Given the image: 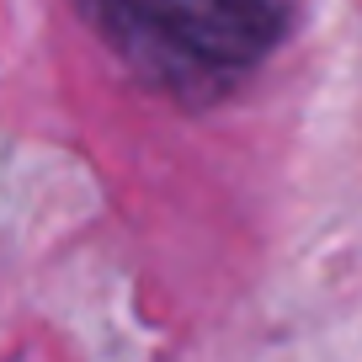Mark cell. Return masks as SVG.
<instances>
[{"mask_svg":"<svg viewBox=\"0 0 362 362\" xmlns=\"http://www.w3.org/2000/svg\"><path fill=\"white\" fill-rule=\"evenodd\" d=\"M139 80L208 102L283 43L293 0H80Z\"/></svg>","mask_w":362,"mask_h":362,"instance_id":"cell-1","label":"cell"}]
</instances>
